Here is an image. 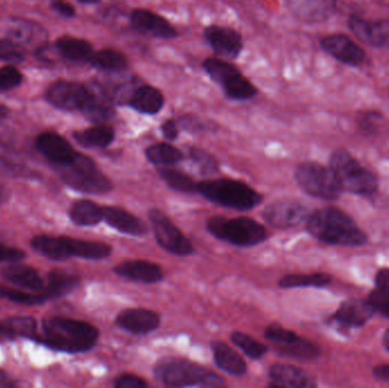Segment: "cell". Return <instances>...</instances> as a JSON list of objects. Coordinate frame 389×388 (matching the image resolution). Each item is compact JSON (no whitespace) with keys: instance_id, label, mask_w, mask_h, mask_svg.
I'll return each instance as SVG.
<instances>
[{"instance_id":"1","label":"cell","mask_w":389,"mask_h":388,"mask_svg":"<svg viewBox=\"0 0 389 388\" xmlns=\"http://www.w3.org/2000/svg\"><path fill=\"white\" fill-rule=\"evenodd\" d=\"M98 338L100 330L91 323L54 316L43 318L36 343L53 351L79 354L91 351Z\"/></svg>"},{"instance_id":"2","label":"cell","mask_w":389,"mask_h":388,"mask_svg":"<svg viewBox=\"0 0 389 388\" xmlns=\"http://www.w3.org/2000/svg\"><path fill=\"white\" fill-rule=\"evenodd\" d=\"M307 229L313 237L330 245L361 246L368 240L350 215L331 206L309 215Z\"/></svg>"},{"instance_id":"3","label":"cell","mask_w":389,"mask_h":388,"mask_svg":"<svg viewBox=\"0 0 389 388\" xmlns=\"http://www.w3.org/2000/svg\"><path fill=\"white\" fill-rule=\"evenodd\" d=\"M197 193L213 203L237 211L253 210L263 200L259 191L247 183L230 178L205 180L198 183Z\"/></svg>"},{"instance_id":"4","label":"cell","mask_w":389,"mask_h":388,"mask_svg":"<svg viewBox=\"0 0 389 388\" xmlns=\"http://www.w3.org/2000/svg\"><path fill=\"white\" fill-rule=\"evenodd\" d=\"M330 168L335 174L341 190L368 196L378 189V179L373 172L362 166L345 149H337L330 157Z\"/></svg>"},{"instance_id":"5","label":"cell","mask_w":389,"mask_h":388,"mask_svg":"<svg viewBox=\"0 0 389 388\" xmlns=\"http://www.w3.org/2000/svg\"><path fill=\"white\" fill-rule=\"evenodd\" d=\"M206 229L218 239L239 247L259 245L267 238L265 227L254 219L246 217L229 219L222 215H214L206 222Z\"/></svg>"},{"instance_id":"6","label":"cell","mask_w":389,"mask_h":388,"mask_svg":"<svg viewBox=\"0 0 389 388\" xmlns=\"http://www.w3.org/2000/svg\"><path fill=\"white\" fill-rule=\"evenodd\" d=\"M63 181L74 190L83 194L104 195L111 193L113 183L102 173L90 157L78 154L68 166H58Z\"/></svg>"},{"instance_id":"7","label":"cell","mask_w":389,"mask_h":388,"mask_svg":"<svg viewBox=\"0 0 389 388\" xmlns=\"http://www.w3.org/2000/svg\"><path fill=\"white\" fill-rule=\"evenodd\" d=\"M208 372L199 363L176 357H163L154 367V376L163 388L198 387Z\"/></svg>"},{"instance_id":"8","label":"cell","mask_w":389,"mask_h":388,"mask_svg":"<svg viewBox=\"0 0 389 388\" xmlns=\"http://www.w3.org/2000/svg\"><path fill=\"white\" fill-rule=\"evenodd\" d=\"M295 179L299 188L312 198L334 200L343 193L331 168L320 163H302L296 168Z\"/></svg>"},{"instance_id":"9","label":"cell","mask_w":389,"mask_h":388,"mask_svg":"<svg viewBox=\"0 0 389 388\" xmlns=\"http://www.w3.org/2000/svg\"><path fill=\"white\" fill-rule=\"evenodd\" d=\"M148 217L155 235V239L163 249L178 257H189L193 254L195 249L191 240L182 234L181 230L164 212L159 209L149 210Z\"/></svg>"},{"instance_id":"10","label":"cell","mask_w":389,"mask_h":388,"mask_svg":"<svg viewBox=\"0 0 389 388\" xmlns=\"http://www.w3.org/2000/svg\"><path fill=\"white\" fill-rule=\"evenodd\" d=\"M90 96L88 86L73 81H58L46 92V98L51 105L66 112L82 111Z\"/></svg>"},{"instance_id":"11","label":"cell","mask_w":389,"mask_h":388,"mask_svg":"<svg viewBox=\"0 0 389 388\" xmlns=\"http://www.w3.org/2000/svg\"><path fill=\"white\" fill-rule=\"evenodd\" d=\"M309 212L303 204L292 200H280L265 206L262 217L276 229H290L307 220Z\"/></svg>"},{"instance_id":"12","label":"cell","mask_w":389,"mask_h":388,"mask_svg":"<svg viewBox=\"0 0 389 388\" xmlns=\"http://www.w3.org/2000/svg\"><path fill=\"white\" fill-rule=\"evenodd\" d=\"M205 41L220 58L236 60L243 52V37L227 26H210L204 31Z\"/></svg>"},{"instance_id":"13","label":"cell","mask_w":389,"mask_h":388,"mask_svg":"<svg viewBox=\"0 0 389 388\" xmlns=\"http://www.w3.org/2000/svg\"><path fill=\"white\" fill-rule=\"evenodd\" d=\"M115 325L122 330L134 335L151 334L161 325V317L157 312L148 308H125L117 314Z\"/></svg>"},{"instance_id":"14","label":"cell","mask_w":389,"mask_h":388,"mask_svg":"<svg viewBox=\"0 0 389 388\" xmlns=\"http://www.w3.org/2000/svg\"><path fill=\"white\" fill-rule=\"evenodd\" d=\"M130 23L142 35L159 39H174L178 32L174 26L161 15L147 9H134L130 15Z\"/></svg>"},{"instance_id":"15","label":"cell","mask_w":389,"mask_h":388,"mask_svg":"<svg viewBox=\"0 0 389 388\" xmlns=\"http://www.w3.org/2000/svg\"><path fill=\"white\" fill-rule=\"evenodd\" d=\"M36 147L46 158L57 166L71 164L79 154L65 138L56 132L39 134L36 140Z\"/></svg>"},{"instance_id":"16","label":"cell","mask_w":389,"mask_h":388,"mask_svg":"<svg viewBox=\"0 0 389 388\" xmlns=\"http://www.w3.org/2000/svg\"><path fill=\"white\" fill-rule=\"evenodd\" d=\"M321 47L331 58L347 65L358 66L366 58L363 49L345 35H331L324 38Z\"/></svg>"},{"instance_id":"17","label":"cell","mask_w":389,"mask_h":388,"mask_svg":"<svg viewBox=\"0 0 389 388\" xmlns=\"http://www.w3.org/2000/svg\"><path fill=\"white\" fill-rule=\"evenodd\" d=\"M348 26L361 43L373 47H389V20L367 21L352 16Z\"/></svg>"},{"instance_id":"18","label":"cell","mask_w":389,"mask_h":388,"mask_svg":"<svg viewBox=\"0 0 389 388\" xmlns=\"http://www.w3.org/2000/svg\"><path fill=\"white\" fill-rule=\"evenodd\" d=\"M114 274L124 279L142 284H157L164 278L161 266L146 260L124 261L114 266Z\"/></svg>"},{"instance_id":"19","label":"cell","mask_w":389,"mask_h":388,"mask_svg":"<svg viewBox=\"0 0 389 388\" xmlns=\"http://www.w3.org/2000/svg\"><path fill=\"white\" fill-rule=\"evenodd\" d=\"M104 221L121 234L142 237L149 232L147 223L119 206H104Z\"/></svg>"},{"instance_id":"20","label":"cell","mask_w":389,"mask_h":388,"mask_svg":"<svg viewBox=\"0 0 389 388\" xmlns=\"http://www.w3.org/2000/svg\"><path fill=\"white\" fill-rule=\"evenodd\" d=\"M272 382L284 388H318L314 377L304 369L287 363H275L269 369Z\"/></svg>"},{"instance_id":"21","label":"cell","mask_w":389,"mask_h":388,"mask_svg":"<svg viewBox=\"0 0 389 388\" xmlns=\"http://www.w3.org/2000/svg\"><path fill=\"white\" fill-rule=\"evenodd\" d=\"M4 39L14 43L15 46H30L43 41V30L30 21L11 18L1 26Z\"/></svg>"},{"instance_id":"22","label":"cell","mask_w":389,"mask_h":388,"mask_svg":"<svg viewBox=\"0 0 389 388\" xmlns=\"http://www.w3.org/2000/svg\"><path fill=\"white\" fill-rule=\"evenodd\" d=\"M1 276L11 285L16 286L22 291L40 293L45 289V280L40 276L37 269L26 264L13 263L1 270Z\"/></svg>"},{"instance_id":"23","label":"cell","mask_w":389,"mask_h":388,"mask_svg":"<svg viewBox=\"0 0 389 388\" xmlns=\"http://www.w3.org/2000/svg\"><path fill=\"white\" fill-rule=\"evenodd\" d=\"M89 88L91 96L81 112L87 120L95 123L96 126H102L117 114L114 102L97 85Z\"/></svg>"},{"instance_id":"24","label":"cell","mask_w":389,"mask_h":388,"mask_svg":"<svg viewBox=\"0 0 389 388\" xmlns=\"http://www.w3.org/2000/svg\"><path fill=\"white\" fill-rule=\"evenodd\" d=\"M375 313V310L368 301L348 300L341 303L334 319L344 327L356 328L367 323Z\"/></svg>"},{"instance_id":"25","label":"cell","mask_w":389,"mask_h":388,"mask_svg":"<svg viewBox=\"0 0 389 388\" xmlns=\"http://www.w3.org/2000/svg\"><path fill=\"white\" fill-rule=\"evenodd\" d=\"M32 249L51 261H65L73 257L72 238L40 235L32 238Z\"/></svg>"},{"instance_id":"26","label":"cell","mask_w":389,"mask_h":388,"mask_svg":"<svg viewBox=\"0 0 389 388\" xmlns=\"http://www.w3.org/2000/svg\"><path fill=\"white\" fill-rule=\"evenodd\" d=\"M214 362L221 370L231 376L242 377L247 372L244 357L225 343L215 340L211 343Z\"/></svg>"},{"instance_id":"27","label":"cell","mask_w":389,"mask_h":388,"mask_svg":"<svg viewBox=\"0 0 389 388\" xmlns=\"http://www.w3.org/2000/svg\"><path fill=\"white\" fill-rule=\"evenodd\" d=\"M164 103L165 98L162 92L148 85L137 87L128 100L130 107L146 115L157 114L163 109Z\"/></svg>"},{"instance_id":"28","label":"cell","mask_w":389,"mask_h":388,"mask_svg":"<svg viewBox=\"0 0 389 388\" xmlns=\"http://www.w3.org/2000/svg\"><path fill=\"white\" fill-rule=\"evenodd\" d=\"M79 285L80 277L78 274L62 270V269H53L47 274V281L43 291L49 302V301L58 300L66 296L75 291Z\"/></svg>"},{"instance_id":"29","label":"cell","mask_w":389,"mask_h":388,"mask_svg":"<svg viewBox=\"0 0 389 388\" xmlns=\"http://www.w3.org/2000/svg\"><path fill=\"white\" fill-rule=\"evenodd\" d=\"M70 219L79 227H94L104 220V208L92 200H80L72 204Z\"/></svg>"},{"instance_id":"30","label":"cell","mask_w":389,"mask_h":388,"mask_svg":"<svg viewBox=\"0 0 389 388\" xmlns=\"http://www.w3.org/2000/svg\"><path fill=\"white\" fill-rule=\"evenodd\" d=\"M73 138L85 149H106L115 139V131L111 126L102 124L74 131Z\"/></svg>"},{"instance_id":"31","label":"cell","mask_w":389,"mask_h":388,"mask_svg":"<svg viewBox=\"0 0 389 388\" xmlns=\"http://www.w3.org/2000/svg\"><path fill=\"white\" fill-rule=\"evenodd\" d=\"M55 48L63 58L72 62H83V60L89 62L94 54V48L91 46V43L80 38H60L55 43Z\"/></svg>"},{"instance_id":"32","label":"cell","mask_w":389,"mask_h":388,"mask_svg":"<svg viewBox=\"0 0 389 388\" xmlns=\"http://www.w3.org/2000/svg\"><path fill=\"white\" fill-rule=\"evenodd\" d=\"M146 158L159 168L174 166L185 160V153L168 143L154 144L145 151Z\"/></svg>"},{"instance_id":"33","label":"cell","mask_w":389,"mask_h":388,"mask_svg":"<svg viewBox=\"0 0 389 388\" xmlns=\"http://www.w3.org/2000/svg\"><path fill=\"white\" fill-rule=\"evenodd\" d=\"M288 5L296 16L311 22L327 20L335 11V4L328 1H293Z\"/></svg>"},{"instance_id":"34","label":"cell","mask_w":389,"mask_h":388,"mask_svg":"<svg viewBox=\"0 0 389 388\" xmlns=\"http://www.w3.org/2000/svg\"><path fill=\"white\" fill-rule=\"evenodd\" d=\"M279 354L284 357H293V359L309 361L314 360L320 355V351L313 343L302 338L299 335L293 340L282 343L278 345H273Z\"/></svg>"},{"instance_id":"35","label":"cell","mask_w":389,"mask_h":388,"mask_svg":"<svg viewBox=\"0 0 389 388\" xmlns=\"http://www.w3.org/2000/svg\"><path fill=\"white\" fill-rule=\"evenodd\" d=\"M89 63L96 69L106 72H122L129 66L128 58L115 49H102L94 52Z\"/></svg>"},{"instance_id":"36","label":"cell","mask_w":389,"mask_h":388,"mask_svg":"<svg viewBox=\"0 0 389 388\" xmlns=\"http://www.w3.org/2000/svg\"><path fill=\"white\" fill-rule=\"evenodd\" d=\"M159 176L171 189L182 194H195L198 191V183L185 172L172 168H159Z\"/></svg>"},{"instance_id":"37","label":"cell","mask_w":389,"mask_h":388,"mask_svg":"<svg viewBox=\"0 0 389 388\" xmlns=\"http://www.w3.org/2000/svg\"><path fill=\"white\" fill-rule=\"evenodd\" d=\"M331 276L322 272L316 274H286L279 280L280 289H303V287H324L331 283Z\"/></svg>"},{"instance_id":"38","label":"cell","mask_w":389,"mask_h":388,"mask_svg":"<svg viewBox=\"0 0 389 388\" xmlns=\"http://www.w3.org/2000/svg\"><path fill=\"white\" fill-rule=\"evenodd\" d=\"M221 87L225 90L227 97L233 100L252 99L259 94V90L247 77L242 75V72H238L229 77Z\"/></svg>"},{"instance_id":"39","label":"cell","mask_w":389,"mask_h":388,"mask_svg":"<svg viewBox=\"0 0 389 388\" xmlns=\"http://www.w3.org/2000/svg\"><path fill=\"white\" fill-rule=\"evenodd\" d=\"M72 243H73L74 257H80V259H85V260H104V259H107L113 251L111 245L100 243V242H90V240L72 238Z\"/></svg>"},{"instance_id":"40","label":"cell","mask_w":389,"mask_h":388,"mask_svg":"<svg viewBox=\"0 0 389 388\" xmlns=\"http://www.w3.org/2000/svg\"><path fill=\"white\" fill-rule=\"evenodd\" d=\"M230 340L233 345H236L239 350H242L245 355H247L252 360L262 359L269 350L263 343L256 340L253 337L245 334L242 331L233 333L230 335Z\"/></svg>"},{"instance_id":"41","label":"cell","mask_w":389,"mask_h":388,"mask_svg":"<svg viewBox=\"0 0 389 388\" xmlns=\"http://www.w3.org/2000/svg\"><path fill=\"white\" fill-rule=\"evenodd\" d=\"M203 69L208 73V77L222 86L229 77L238 73V69L228 60L221 58H211L203 62Z\"/></svg>"},{"instance_id":"42","label":"cell","mask_w":389,"mask_h":388,"mask_svg":"<svg viewBox=\"0 0 389 388\" xmlns=\"http://www.w3.org/2000/svg\"><path fill=\"white\" fill-rule=\"evenodd\" d=\"M0 297L9 302L26 306H41L43 303L48 302V298L43 294V291L31 293V291L4 287V286H0Z\"/></svg>"},{"instance_id":"43","label":"cell","mask_w":389,"mask_h":388,"mask_svg":"<svg viewBox=\"0 0 389 388\" xmlns=\"http://www.w3.org/2000/svg\"><path fill=\"white\" fill-rule=\"evenodd\" d=\"M6 319L9 321L13 334L16 338H26V340L36 343L39 330H38L37 320L33 317L13 316V317L6 318Z\"/></svg>"},{"instance_id":"44","label":"cell","mask_w":389,"mask_h":388,"mask_svg":"<svg viewBox=\"0 0 389 388\" xmlns=\"http://www.w3.org/2000/svg\"><path fill=\"white\" fill-rule=\"evenodd\" d=\"M188 156L196 164L199 172L202 174H211L219 170V162L213 155L204 149L191 147L188 149Z\"/></svg>"},{"instance_id":"45","label":"cell","mask_w":389,"mask_h":388,"mask_svg":"<svg viewBox=\"0 0 389 388\" xmlns=\"http://www.w3.org/2000/svg\"><path fill=\"white\" fill-rule=\"evenodd\" d=\"M22 75L14 66L0 68V92H9L20 86Z\"/></svg>"},{"instance_id":"46","label":"cell","mask_w":389,"mask_h":388,"mask_svg":"<svg viewBox=\"0 0 389 388\" xmlns=\"http://www.w3.org/2000/svg\"><path fill=\"white\" fill-rule=\"evenodd\" d=\"M297 336L296 333L286 329L282 325H278V323H272V325H267L265 328V337L269 342L272 343L273 345H278L282 343L287 342V340H293Z\"/></svg>"},{"instance_id":"47","label":"cell","mask_w":389,"mask_h":388,"mask_svg":"<svg viewBox=\"0 0 389 388\" xmlns=\"http://www.w3.org/2000/svg\"><path fill=\"white\" fill-rule=\"evenodd\" d=\"M0 168L9 172V174H14L16 177L17 176L26 177L28 173V168H26L23 163L18 162L15 158H11L9 154L1 153V151H0Z\"/></svg>"},{"instance_id":"48","label":"cell","mask_w":389,"mask_h":388,"mask_svg":"<svg viewBox=\"0 0 389 388\" xmlns=\"http://www.w3.org/2000/svg\"><path fill=\"white\" fill-rule=\"evenodd\" d=\"M368 302L375 312H380L385 317L389 318V291L375 289L370 294Z\"/></svg>"},{"instance_id":"49","label":"cell","mask_w":389,"mask_h":388,"mask_svg":"<svg viewBox=\"0 0 389 388\" xmlns=\"http://www.w3.org/2000/svg\"><path fill=\"white\" fill-rule=\"evenodd\" d=\"M114 388H149L142 377L134 374H123L114 382Z\"/></svg>"},{"instance_id":"50","label":"cell","mask_w":389,"mask_h":388,"mask_svg":"<svg viewBox=\"0 0 389 388\" xmlns=\"http://www.w3.org/2000/svg\"><path fill=\"white\" fill-rule=\"evenodd\" d=\"M0 60L6 62H21L23 60L22 53L14 43L0 38Z\"/></svg>"},{"instance_id":"51","label":"cell","mask_w":389,"mask_h":388,"mask_svg":"<svg viewBox=\"0 0 389 388\" xmlns=\"http://www.w3.org/2000/svg\"><path fill=\"white\" fill-rule=\"evenodd\" d=\"M26 252L0 244V263H17L26 259Z\"/></svg>"},{"instance_id":"52","label":"cell","mask_w":389,"mask_h":388,"mask_svg":"<svg viewBox=\"0 0 389 388\" xmlns=\"http://www.w3.org/2000/svg\"><path fill=\"white\" fill-rule=\"evenodd\" d=\"M161 132H162L163 137L165 139L174 141V140L178 139V137H179V124L174 119L164 121L162 123V126H161Z\"/></svg>"},{"instance_id":"53","label":"cell","mask_w":389,"mask_h":388,"mask_svg":"<svg viewBox=\"0 0 389 388\" xmlns=\"http://www.w3.org/2000/svg\"><path fill=\"white\" fill-rule=\"evenodd\" d=\"M197 388H227V385H225V380L222 379L221 376L215 372H212V371H208Z\"/></svg>"},{"instance_id":"54","label":"cell","mask_w":389,"mask_h":388,"mask_svg":"<svg viewBox=\"0 0 389 388\" xmlns=\"http://www.w3.org/2000/svg\"><path fill=\"white\" fill-rule=\"evenodd\" d=\"M51 9L64 18H74V15H75L74 7L71 4L65 3V1H54V3H51Z\"/></svg>"},{"instance_id":"55","label":"cell","mask_w":389,"mask_h":388,"mask_svg":"<svg viewBox=\"0 0 389 388\" xmlns=\"http://www.w3.org/2000/svg\"><path fill=\"white\" fill-rule=\"evenodd\" d=\"M375 285L378 291H389V269H381L375 274Z\"/></svg>"},{"instance_id":"56","label":"cell","mask_w":389,"mask_h":388,"mask_svg":"<svg viewBox=\"0 0 389 388\" xmlns=\"http://www.w3.org/2000/svg\"><path fill=\"white\" fill-rule=\"evenodd\" d=\"M16 340L7 319L0 321V343Z\"/></svg>"},{"instance_id":"57","label":"cell","mask_w":389,"mask_h":388,"mask_svg":"<svg viewBox=\"0 0 389 388\" xmlns=\"http://www.w3.org/2000/svg\"><path fill=\"white\" fill-rule=\"evenodd\" d=\"M373 374L378 379L389 382V365H377L373 368Z\"/></svg>"},{"instance_id":"58","label":"cell","mask_w":389,"mask_h":388,"mask_svg":"<svg viewBox=\"0 0 389 388\" xmlns=\"http://www.w3.org/2000/svg\"><path fill=\"white\" fill-rule=\"evenodd\" d=\"M0 385H3L5 388H17L14 382H11L9 376L3 369H0Z\"/></svg>"},{"instance_id":"59","label":"cell","mask_w":389,"mask_h":388,"mask_svg":"<svg viewBox=\"0 0 389 388\" xmlns=\"http://www.w3.org/2000/svg\"><path fill=\"white\" fill-rule=\"evenodd\" d=\"M383 344H384V347L386 348L387 351L389 352V329H387L384 337H383Z\"/></svg>"},{"instance_id":"60","label":"cell","mask_w":389,"mask_h":388,"mask_svg":"<svg viewBox=\"0 0 389 388\" xmlns=\"http://www.w3.org/2000/svg\"><path fill=\"white\" fill-rule=\"evenodd\" d=\"M7 114H9V109L0 104V119L7 117Z\"/></svg>"},{"instance_id":"61","label":"cell","mask_w":389,"mask_h":388,"mask_svg":"<svg viewBox=\"0 0 389 388\" xmlns=\"http://www.w3.org/2000/svg\"><path fill=\"white\" fill-rule=\"evenodd\" d=\"M5 196H6L5 187H4V185H1V183H0V203H1V202H4V200H5Z\"/></svg>"},{"instance_id":"62","label":"cell","mask_w":389,"mask_h":388,"mask_svg":"<svg viewBox=\"0 0 389 388\" xmlns=\"http://www.w3.org/2000/svg\"><path fill=\"white\" fill-rule=\"evenodd\" d=\"M265 388H284L282 387V386L278 385V384H275V382H270L269 385L267 386Z\"/></svg>"}]
</instances>
